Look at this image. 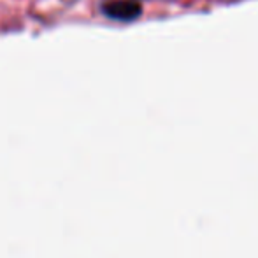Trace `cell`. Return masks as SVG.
Returning <instances> with one entry per match:
<instances>
[{"label":"cell","mask_w":258,"mask_h":258,"mask_svg":"<svg viewBox=\"0 0 258 258\" xmlns=\"http://www.w3.org/2000/svg\"><path fill=\"white\" fill-rule=\"evenodd\" d=\"M102 14L114 21H136L143 14V4L139 0H109L100 7Z\"/></svg>","instance_id":"6da1fadb"}]
</instances>
